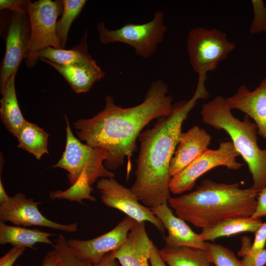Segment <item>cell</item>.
Wrapping results in <instances>:
<instances>
[{
    "label": "cell",
    "instance_id": "cell-1",
    "mask_svg": "<svg viewBox=\"0 0 266 266\" xmlns=\"http://www.w3.org/2000/svg\"><path fill=\"white\" fill-rule=\"evenodd\" d=\"M168 92V85L159 79L151 82L143 102L133 107L117 105L113 97L107 96L102 111L92 118L74 123L78 139L91 147L107 151L103 164L108 170L118 169L125 157L130 166L141 130L153 119L171 113L173 104Z\"/></svg>",
    "mask_w": 266,
    "mask_h": 266
},
{
    "label": "cell",
    "instance_id": "cell-2",
    "mask_svg": "<svg viewBox=\"0 0 266 266\" xmlns=\"http://www.w3.org/2000/svg\"><path fill=\"white\" fill-rule=\"evenodd\" d=\"M205 84L198 83L189 100L174 103L169 115L160 117L154 127L140 133L135 179L130 188L143 205L151 208L168 203L170 198L169 167L182 133V126L199 99L208 97Z\"/></svg>",
    "mask_w": 266,
    "mask_h": 266
},
{
    "label": "cell",
    "instance_id": "cell-3",
    "mask_svg": "<svg viewBox=\"0 0 266 266\" xmlns=\"http://www.w3.org/2000/svg\"><path fill=\"white\" fill-rule=\"evenodd\" d=\"M258 193L251 188H240L238 183L205 179L193 192L170 197L168 204L176 216L202 229L228 219L252 217Z\"/></svg>",
    "mask_w": 266,
    "mask_h": 266
},
{
    "label": "cell",
    "instance_id": "cell-4",
    "mask_svg": "<svg viewBox=\"0 0 266 266\" xmlns=\"http://www.w3.org/2000/svg\"><path fill=\"white\" fill-rule=\"evenodd\" d=\"M202 121L214 128L225 131L234 147L247 164L253 179L252 189L259 193L266 186V148L262 149L257 141L258 130L254 122L246 117L242 121L231 112L227 99L216 96L203 104Z\"/></svg>",
    "mask_w": 266,
    "mask_h": 266
},
{
    "label": "cell",
    "instance_id": "cell-5",
    "mask_svg": "<svg viewBox=\"0 0 266 266\" xmlns=\"http://www.w3.org/2000/svg\"><path fill=\"white\" fill-rule=\"evenodd\" d=\"M64 117L66 124V147L61 158L53 167L66 170L70 185L80 177L86 179L91 186L99 178H114V173L103 164L107 158V151L82 143L73 134L68 119Z\"/></svg>",
    "mask_w": 266,
    "mask_h": 266
},
{
    "label": "cell",
    "instance_id": "cell-6",
    "mask_svg": "<svg viewBox=\"0 0 266 266\" xmlns=\"http://www.w3.org/2000/svg\"><path fill=\"white\" fill-rule=\"evenodd\" d=\"M164 20V13L158 11L151 21L144 24L127 23L119 29L109 30L103 22H100L97 29L101 43H123L133 47L138 56L147 59L156 52L163 40L167 30Z\"/></svg>",
    "mask_w": 266,
    "mask_h": 266
},
{
    "label": "cell",
    "instance_id": "cell-7",
    "mask_svg": "<svg viewBox=\"0 0 266 266\" xmlns=\"http://www.w3.org/2000/svg\"><path fill=\"white\" fill-rule=\"evenodd\" d=\"M1 13L0 34L5 40V52L0 72V88L2 89L22 61L30 51L31 26L28 14L6 10Z\"/></svg>",
    "mask_w": 266,
    "mask_h": 266
},
{
    "label": "cell",
    "instance_id": "cell-8",
    "mask_svg": "<svg viewBox=\"0 0 266 266\" xmlns=\"http://www.w3.org/2000/svg\"><path fill=\"white\" fill-rule=\"evenodd\" d=\"M235 48L225 33L217 29L198 27L192 29L187 38L190 64L199 78L206 79L208 71L214 70Z\"/></svg>",
    "mask_w": 266,
    "mask_h": 266
},
{
    "label": "cell",
    "instance_id": "cell-9",
    "mask_svg": "<svg viewBox=\"0 0 266 266\" xmlns=\"http://www.w3.org/2000/svg\"><path fill=\"white\" fill-rule=\"evenodd\" d=\"M63 9L62 0H30L27 12L31 26L30 51L26 60L28 67L34 66L39 52L46 47L62 49L57 36V18Z\"/></svg>",
    "mask_w": 266,
    "mask_h": 266
},
{
    "label": "cell",
    "instance_id": "cell-10",
    "mask_svg": "<svg viewBox=\"0 0 266 266\" xmlns=\"http://www.w3.org/2000/svg\"><path fill=\"white\" fill-rule=\"evenodd\" d=\"M232 141L220 142L217 149L207 150L179 173L171 177L169 189L174 194L191 191L196 181L210 170L224 166L232 170L239 169L243 164L237 161L239 156Z\"/></svg>",
    "mask_w": 266,
    "mask_h": 266
},
{
    "label": "cell",
    "instance_id": "cell-11",
    "mask_svg": "<svg viewBox=\"0 0 266 266\" xmlns=\"http://www.w3.org/2000/svg\"><path fill=\"white\" fill-rule=\"evenodd\" d=\"M101 201L106 206L118 209L136 221L149 222L161 233L165 228L151 209L141 204L131 189L120 184L114 178H101L97 183Z\"/></svg>",
    "mask_w": 266,
    "mask_h": 266
},
{
    "label": "cell",
    "instance_id": "cell-12",
    "mask_svg": "<svg viewBox=\"0 0 266 266\" xmlns=\"http://www.w3.org/2000/svg\"><path fill=\"white\" fill-rule=\"evenodd\" d=\"M41 203L27 198L23 193H17L0 203V220L16 226H39L70 233L77 231L76 222L63 224L47 219L38 210V206Z\"/></svg>",
    "mask_w": 266,
    "mask_h": 266
},
{
    "label": "cell",
    "instance_id": "cell-13",
    "mask_svg": "<svg viewBox=\"0 0 266 266\" xmlns=\"http://www.w3.org/2000/svg\"><path fill=\"white\" fill-rule=\"evenodd\" d=\"M134 222L127 216L108 232L88 240L69 239L67 240V245L77 258L96 264L106 254L117 249L124 243Z\"/></svg>",
    "mask_w": 266,
    "mask_h": 266
},
{
    "label": "cell",
    "instance_id": "cell-14",
    "mask_svg": "<svg viewBox=\"0 0 266 266\" xmlns=\"http://www.w3.org/2000/svg\"><path fill=\"white\" fill-rule=\"evenodd\" d=\"M226 99L231 110H239L254 120L258 134L266 140V76L253 90L242 85Z\"/></svg>",
    "mask_w": 266,
    "mask_h": 266
},
{
    "label": "cell",
    "instance_id": "cell-15",
    "mask_svg": "<svg viewBox=\"0 0 266 266\" xmlns=\"http://www.w3.org/2000/svg\"><path fill=\"white\" fill-rule=\"evenodd\" d=\"M154 246L148 236L145 223L135 221L126 241L113 252L121 266H149Z\"/></svg>",
    "mask_w": 266,
    "mask_h": 266
},
{
    "label": "cell",
    "instance_id": "cell-16",
    "mask_svg": "<svg viewBox=\"0 0 266 266\" xmlns=\"http://www.w3.org/2000/svg\"><path fill=\"white\" fill-rule=\"evenodd\" d=\"M211 140L207 132L197 125L182 132L170 164L171 176L179 173L208 150Z\"/></svg>",
    "mask_w": 266,
    "mask_h": 266
},
{
    "label": "cell",
    "instance_id": "cell-17",
    "mask_svg": "<svg viewBox=\"0 0 266 266\" xmlns=\"http://www.w3.org/2000/svg\"><path fill=\"white\" fill-rule=\"evenodd\" d=\"M150 209L167 231V235L165 238L166 245L188 246L206 250L207 243L202 240L200 234L195 233L185 221L173 214L168 203Z\"/></svg>",
    "mask_w": 266,
    "mask_h": 266
},
{
    "label": "cell",
    "instance_id": "cell-18",
    "mask_svg": "<svg viewBox=\"0 0 266 266\" xmlns=\"http://www.w3.org/2000/svg\"><path fill=\"white\" fill-rule=\"evenodd\" d=\"M38 60L54 67L77 94L88 92L96 82L105 76V72L94 59L90 62L74 66L57 64L43 58Z\"/></svg>",
    "mask_w": 266,
    "mask_h": 266
},
{
    "label": "cell",
    "instance_id": "cell-19",
    "mask_svg": "<svg viewBox=\"0 0 266 266\" xmlns=\"http://www.w3.org/2000/svg\"><path fill=\"white\" fill-rule=\"evenodd\" d=\"M55 234L41 231L38 229H30L19 226L8 225L4 222H0V244H10L13 246H22L35 249L38 243L49 244L54 247L50 237Z\"/></svg>",
    "mask_w": 266,
    "mask_h": 266
},
{
    "label": "cell",
    "instance_id": "cell-20",
    "mask_svg": "<svg viewBox=\"0 0 266 266\" xmlns=\"http://www.w3.org/2000/svg\"><path fill=\"white\" fill-rule=\"evenodd\" d=\"M13 74L4 87L0 89L2 98L0 100V116L6 129L16 137L26 120L20 109L17 99L15 77Z\"/></svg>",
    "mask_w": 266,
    "mask_h": 266
},
{
    "label": "cell",
    "instance_id": "cell-21",
    "mask_svg": "<svg viewBox=\"0 0 266 266\" xmlns=\"http://www.w3.org/2000/svg\"><path fill=\"white\" fill-rule=\"evenodd\" d=\"M159 253L168 266H212L206 250L199 248L166 245Z\"/></svg>",
    "mask_w": 266,
    "mask_h": 266
},
{
    "label": "cell",
    "instance_id": "cell-22",
    "mask_svg": "<svg viewBox=\"0 0 266 266\" xmlns=\"http://www.w3.org/2000/svg\"><path fill=\"white\" fill-rule=\"evenodd\" d=\"M262 223L260 218L252 217L232 218L212 227L202 229L199 234L203 241H213L220 237L229 236L243 232L255 233Z\"/></svg>",
    "mask_w": 266,
    "mask_h": 266
},
{
    "label": "cell",
    "instance_id": "cell-23",
    "mask_svg": "<svg viewBox=\"0 0 266 266\" xmlns=\"http://www.w3.org/2000/svg\"><path fill=\"white\" fill-rule=\"evenodd\" d=\"M87 37L86 31L80 42L68 50L46 47L39 52L38 59L43 58L64 66L79 65L90 62L93 59L88 51Z\"/></svg>",
    "mask_w": 266,
    "mask_h": 266
},
{
    "label": "cell",
    "instance_id": "cell-24",
    "mask_svg": "<svg viewBox=\"0 0 266 266\" xmlns=\"http://www.w3.org/2000/svg\"><path fill=\"white\" fill-rule=\"evenodd\" d=\"M49 134L35 124L25 121L16 137L17 147L24 149L40 160L44 154H49L47 149Z\"/></svg>",
    "mask_w": 266,
    "mask_h": 266
},
{
    "label": "cell",
    "instance_id": "cell-25",
    "mask_svg": "<svg viewBox=\"0 0 266 266\" xmlns=\"http://www.w3.org/2000/svg\"><path fill=\"white\" fill-rule=\"evenodd\" d=\"M86 0H63L61 18L57 22L56 32L61 47L64 49L70 27L81 12Z\"/></svg>",
    "mask_w": 266,
    "mask_h": 266
},
{
    "label": "cell",
    "instance_id": "cell-26",
    "mask_svg": "<svg viewBox=\"0 0 266 266\" xmlns=\"http://www.w3.org/2000/svg\"><path fill=\"white\" fill-rule=\"evenodd\" d=\"M92 190V186L87 179L79 178L75 183L65 191L57 190L50 192L49 198L52 200L65 199L83 204V200L92 201L96 200V198L91 195Z\"/></svg>",
    "mask_w": 266,
    "mask_h": 266
},
{
    "label": "cell",
    "instance_id": "cell-27",
    "mask_svg": "<svg viewBox=\"0 0 266 266\" xmlns=\"http://www.w3.org/2000/svg\"><path fill=\"white\" fill-rule=\"evenodd\" d=\"M206 243L210 261L215 266H245L230 249L221 244Z\"/></svg>",
    "mask_w": 266,
    "mask_h": 266
},
{
    "label": "cell",
    "instance_id": "cell-28",
    "mask_svg": "<svg viewBox=\"0 0 266 266\" xmlns=\"http://www.w3.org/2000/svg\"><path fill=\"white\" fill-rule=\"evenodd\" d=\"M266 243V222L262 223L255 233V238L250 247L240 250L238 255L242 257V263L245 266H254L256 256L265 248Z\"/></svg>",
    "mask_w": 266,
    "mask_h": 266
},
{
    "label": "cell",
    "instance_id": "cell-29",
    "mask_svg": "<svg viewBox=\"0 0 266 266\" xmlns=\"http://www.w3.org/2000/svg\"><path fill=\"white\" fill-rule=\"evenodd\" d=\"M56 249L61 254L63 265L62 266H91L92 264L83 261L74 255L70 250L65 236L60 234L55 239Z\"/></svg>",
    "mask_w": 266,
    "mask_h": 266
},
{
    "label": "cell",
    "instance_id": "cell-30",
    "mask_svg": "<svg viewBox=\"0 0 266 266\" xmlns=\"http://www.w3.org/2000/svg\"><path fill=\"white\" fill-rule=\"evenodd\" d=\"M254 18L250 26L251 34L266 33V7L262 0H252Z\"/></svg>",
    "mask_w": 266,
    "mask_h": 266
},
{
    "label": "cell",
    "instance_id": "cell-31",
    "mask_svg": "<svg viewBox=\"0 0 266 266\" xmlns=\"http://www.w3.org/2000/svg\"><path fill=\"white\" fill-rule=\"evenodd\" d=\"M30 0H0V10H8L22 14H28L27 6Z\"/></svg>",
    "mask_w": 266,
    "mask_h": 266
},
{
    "label": "cell",
    "instance_id": "cell-32",
    "mask_svg": "<svg viewBox=\"0 0 266 266\" xmlns=\"http://www.w3.org/2000/svg\"><path fill=\"white\" fill-rule=\"evenodd\" d=\"M26 248L22 246H13L0 258V266H13Z\"/></svg>",
    "mask_w": 266,
    "mask_h": 266
},
{
    "label": "cell",
    "instance_id": "cell-33",
    "mask_svg": "<svg viewBox=\"0 0 266 266\" xmlns=\"http://www.w3.org/2000/svg\"><path fill=\"white\" fill-rule=\"evenodd\" d=\"M263 216H266V186L258 193L256 208L252 217L258 219Z\"/></svg>",
    "mask_w": 266,
    "mask_h": 266
},
{
    "label": "cell",
    "instance_id": "cell-34",
    "mask_svg": "<svg viewBox=\"0 0 266 266\" xmlns=\"http://www.w3.org/2000/svg\"><path fill=\"white\" fill-rule=\"evenodd\" d=\"M62 258L56 249L49 251L44 257L41 266H62ZM14 266H20L16 265Z\"/></svg>",
    "mask_w": 266,
    "mask_h": 266
},
{
    "label": "cell",
    "instance_id": "cell-35",
    "mask_svg": "<svg viewBox=\"0 0 266 266\" xmlns=\"http://www.w3.org/2000/svg\"><path fill=\"white\" fill-rule=\"evenodd\" d=\"M91 266H118L113 251L106 254L98 263Z\"/></svg>",
    "mask_w": 266,
    "mask_h": 266
},
{
    "label": "cell",
    "instance_id": "cell-36",
    "mask_svg": "<svg viewBox=\"0 0 266 266\" xmlns=\"http://www.w3.org/2000/svg\"><path fill=\"white\" fill-rule=\"evenodd\" d=\"M149 262L151 266H166L159 255V250L155 245L153 249Z\"/></svg>",
    "mask_w": 266,
    "mask_h": 266
},
{
    "label": "cell",
    "instance_id": "cell-37",
    "mask_svg": "<svg viewBox=\"0 0 266 266\" xmlns=\"http://www.w3.org/2000/svg\"><path fill=\"white\" fill-rule=\"evenodd\" d=\"M266 264V248H264L256 256L254 266H265Z\"/></svg>",
    "mask_w": 266,
    "mask_h": 266
},
{
    "label": "cell",
    "instance_id": "cell-38",
    "mask_svg": "<svg viewBox=\"0 0 266 266\" xmlns=\"http://www.w3.org/2000/svg\"><path fill=\"white\" fill-rule=\"evenodd\" d=\"M10 196L6 193L1 180V176H0V203L4 202L7 200Z\"/></svg>",
    "mask_w": 266,
    "mask_h": 266
}]
</instances>
